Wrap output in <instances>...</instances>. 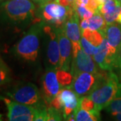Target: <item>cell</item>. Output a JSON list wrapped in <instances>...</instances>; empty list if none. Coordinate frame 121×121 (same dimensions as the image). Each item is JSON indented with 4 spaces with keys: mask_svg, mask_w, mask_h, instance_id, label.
<instances>
[{
    "mask_svg": "<svg viewBox=\"0 0 121 121\" xmlns=\"http://www.w3.org/2000/svg\"><path fill=\"white\" fill-rule=\"evenodd\" d=\"M36 16V7L31 0H8L0 5V19L9 26L25 28L35 21Z\"/></svg>",
    "mask_w": 121,
    "mask_h": 121,
    "instance_id": "6da1fadb",
    "label": "cell"
},
{
    "mask_svg": "<svg viewBox=\"0 0 121 121\" xmlns=\"http://www.w3.org/2000/svg\"><path fill=\"white\" fill-rule=\"evenodd\" d=\"M121 89V81L112 71L102 70L98 81L89 98L93 100L98 110L101 111L110 104Z\"/></svg>",
    "mask_w": 121,
    "mask_h": 121,
    "instance_id": "7a4b0ae2",
    "label": "cell"
},
{
    "mask_svg": "<svg viewBox=\"0 0 121 121\" xmlns=\"http://www.w3.org/2000/svg\"><path fill=\"white\" fill-rule=\"evenodd\" d=\"M44 23L38 21L29 28L22 39L13 47L12 52L17 58L26 62H35L40 48V38L43 33Z\"/></svg>",
    "mask_w": 121,
    "mask_h": 121,
    "instance_id": "3957f363",
    "label": "cell"
},
{
    "mask_svg": "<svg viewBox=\"0 0 121 121\" xmlns=\"http://www.w3.org/2000/svg\"><path fill=\"white\" fill-rule=\"evenodd\" d=\"M6 95L15 102L34 107L44 102L38 87L30 82L17 84L7 91Z\"/></svg>",
    "mask_w": 121,
    "mask_h": 121,
    "instance_id": "277c9868",
    "label": "cell"
},
{
    "mask_svg": "<svg viewBox=\"0 0 121 121\" xmlns=\"http://www.w3.org/2000/svg\"><path fill=\"white\" fill-rule=\"evenodd\" d=\"M40 5L38 17L44 24L56 28L63 26L68 16L69 6L65 7L52 1Z\"/></svg>",
    "mask_w": 121,
    "mask_h": 121,
    "instance_id": "5b68a950",
    "label": "cell"
},
{
    "mask_svg": "<svg viewBox=\"0 0 121 121\" xmlns=\"http://www.w3.org/2000/svg\"><path fill=\"white\" fill-rule=\"evenodd\" d=\"M101 70L90 55L83 50L80 43L73 44V59L71 67L73 76L81 72L98 73Z\"/></svg>",
    "mask_w": 121,
    "mask_h": 121,
    "instance_id": "8992f818",
    "label": "cell"
},
{
    "mask_svg": "<svg viewBox=\"0 0 121 121\" xmlns=\"http://www.w3.org/2000/svg\"><path fill=\"white\" fill-rule=\"evenodd\" d=\"M43 33L46 37L47 69L58 70L60 62V51L56 28L44 24Z\"/></svg>",
    "mask_w": 121,
    "mask_h": 121,
    "instance_id": "52a82bcc",
    "label": "cell"
},
{
    "mask_svg": "<svg viewBox=\"0 0 121 121\" xmlns=\"http://www.w3.org/2000/svg\"><path fill=\"white\" fill-rule=\"evenodd\" d=\"M8 108V118L10 121H35L36 108L10 99L2 98Z\"/></svg>",
    "mask_w": 121,
    "mask_h": 121,
    "instance_id": "ba28073f",
    "label": "cell"
},
{
    "mask_svg": "<svg viewBox=\"0 0 121 121\" xmlns=\"http://www.w3.org/2000/svg\"><path fill=\"white\" fill-rule=\"evenodd\" d=\"M102 69L98 73L81 72L73 76V82L69 87L78 97L88 95L97 83Z\"/></svg>",
    "mask_w": 121,
    "mask_h": 121,
    "instance_id": "9c48e42d",
    "label": "cell"
},
{
    "mask_svg": "<svg viewBox=\"0 0 121 121\" xmlns=\"http://www.w3.org/2000/svg\"><path fill=\"white\" fill-rule=\"evenodd\" d=\"M60 51V62L59 69L71 71L73 59V44L65 35L63 27L56 28Z\"/></svg>",
    "mask_w": 121,
    "mask_h": 121,
    "instance_id": "30bf717a",
    "label": "cell"
},
{
    "mask_svg": "<svg viewBox=\"0 0 121 121\" xmlns=\"http://www.w3.org/2000/svg\"><path fill=\"white\" fill-rule=\"evenodd\" d=\"M41 89L43 98L47 105H48L61 89L56 78V69H47L42 78Z\"/></svg>",
    "mask_w": 121,
    "mask_h": 121,
    "instance_id": "8fae6325",
    "label": "cell"
},
{
    "mask_svg": "<svg viewBox=\"0 0 121 121\" xmlns=\"http://www.w3.org/2000/svg\"><path fill=\"white\" fill-rule=\"evenodd\" d=\"M93 59L101 69L113 71L117 56L111 52L106 38H104L103 42L98 47V51L94 55Z\"/></svg>",
    "mask_w": 121,
    "mask_h": 121,
    "instance_id": "7c38bea8",
    "label": "cell"
},
{
    "mask_svg": "<svg viewBox=\"0 0 121 121\" xmlns=\"http://www.w3.org/2000/svg\"><path fill=\"white\" fill-rule=\"evenodd\" d=\"M77 12L71 6H69L68 16L62 26L65 35L71 41L72 44L80 43L81 40V28L79 25V18Z\"/></svg>",
    "mask_w": 121,
    "mask_h": 121,
    "instance_id": "4fadbf2b",
    "label": "cell"
},
{
    "mask_svg": "<svg viewBox=\"0 0 121 121\" xmlns=\"http://www.w3.org/2000/svg\"><path fill=\"white\" fill-rule=\"evenodd\" d=\"M105 38L108 42L109 48L115 56L118 53L121 47V24L113 23L108 24L105 30Z\"/></svg>",
    "mask_w": 121,
    "mask_h": 121,
    "instance_id": "5bb4252c",
    "label": "cell"
},
{
    "mask_svg": "<svg viewBox=\"0 0 121 121\" xmlns=\"http://www.w3.org/2000/svg\"><path fill=\"white\" fill-rule=\"evenodd\" d=\"M57 95L63 104V118L66 120L78 106L79 98L73 91L69 88H61Z\"/></svg>",
    "mask_w": 121,
    "mask_h": 121,
    "instance_id": "9a60e30c",
    "label": "cell"
},
{
    "mask_svg": "<svg viewBox=\"0 0 121 121\" xmlns=\"http://www.w3.org/2000/svg\"><path fill=\"white\" fill-rule=\"evenodd\" d=\"M105 110L114 120L121 121V89Z\"/></svg>",
    "mask_w": 121,
    "mask_h": 121,
    "instance_id": "2e32d148",
    "label": "cell"
},
{
    "mask_svg": "<svg viewBox=\"0 0 121 121\" xmlns=\"http://www.w3.org/2000/svg\"><path fill=\"white\" fill-rule=\"evenodd\" d=\"M82 31V36L86 39L93 45L98 47L103 42L105 35L102 32L98 30H91L90 28H87Z\"/></svg>",
    "mask_w": 121,
    "mask_h": 121,
    "instance_id": "e0dca14e",
    "label": "cell"
},
{
    "mask_svg": "<svg viewBox=\"0 0 121 121\" xmlns=\"http://www.w3.org/2000/svg\"><path fill=\"white\" fill-rule=\"evenodd\" d=\"M87 20L88 24V28L91 30H98L105 35V30L107 24L101 13H94L91 17L87 19Z\"/></svg>",
    "mask_w": 121,
    "mask_h": 121,
    "instance_id": "ac0fdd59",
    "label": "cell"
},
{
    "mask_svg": "<svg viewBox=\"0 0 121 121\" xmlns=\"http://www.w3.org/2000/svg\"><path fill=\"white\" fill-rule=\"evenodd\" d=\"M75 121H100V116L87 111L77 106L74 110Z\"/></svg>",
    "mask_w": 121,
    "mask_h": 121,
    "instance_id": "d6986e66",
    "label": "cell"
},
{
    "mask_svg": "<svg viewBox=\"0 0 121 121\" xmlns=\"http://www.w3.org/2000/svg\"><path fill=\"white\" fill-rule=\"evenodd\" d=\"M56 78L61 88H69L73 82V76L71 71L58 69L56 70Z\"/></svg>",
    "mask_w": 121,
    "mask_h": 121,
    "instance_id": "ffe728a7",
    "label": "cell"
},
{
    "mask_svg": "<svg viewBox=\"0 0 121 121\" xmlns=\"http://www.w3.org/2000/svg\"><path fill=\"white\" fill-rule=\"evenodd\" d=\"M78 106L79 108L84 109L87 111L94 113L98 116H100V111L96 109L94 102L89 98L88 95H85L82 98H79Z\"/></svg>",
    "mask_w": 121,
    "mask_h": 121,
    "instance_id": "44dd1931",
    "label": "cell"
},
{
    "mask_svg": "<svg viewBox=\"0 0 121 121\" xmlns=\"http://www.w3.org/2000/svg\"><path fill=\"white\" fill-rule=\"evenodd\" d=\"M12 80L11 71L0 56V87L8 84Z\"/></svg>",
    "mask_w": 121,
    "mask_h": 121,
    "instance_id": "7402d4cb",
    "label": "cell"
},
{
    "mask_svg": "<svg viewBox=\"0 0 121 121\" xmlns=\"http://www.w3.org/2000/svg\"><path fill=\"white\" fill-rule=\"evenodd\" d=\"M121 4V3L117 0H106L100 7L99 13L102 15L113 13Z\"/></svg>",
    "mask_w": 121,
    "mask_h": 121,
    "instance_id": "603a6c76",
    "label": "cell"
},
{
    "mask_svg": "<svg viewBox=\"0 0 121 121\" xmlns=\"http://www.w3.org/2000/svg\"><path fill=\"white\" fill-rule=\"evenodd\" d=\"M70 6H71L75 10V12H77L79 17L81 18V20L88 19L94 14V12H92L91 10H90L86 6L75 4L73 1L71 2V4Z\"/></svg>",
    "mask_w": 121,
    "mask_h": 121,
    "instance_id": "cb8c5ba5",
    "label": "cell"
},
{
    "mask_svg": "<svg viewBox=\"0 0 121 121\" xmlns=\"http://www.w3.org/2000/svg\"><path fill=\"white\" fill-rule=\"evenodd\" d=\"M80 44L83 50L90 55H94L98 51V47L90 43L85 37L82 36L80 40Z\"/></svg>",
    "mask_w": 121,
    "mask_h": 121,
    "instance_id": "d4e9b609",
    "label": "cell"
},
{
    "mask_svg": "<svg viewBox=\"0 0 121 121\" xmlns=\"http://www.w3.org/2000/svg\"><path fill=\"white\" fill-rule=\"evenodd\" d=\"M47 114L48 121H62L63 118V113L51 106H47Z\"/></svg>",
    "mask_w": 121,
    "mask_h": 121,
    "instance_id": "484cf974",
    "label": "cell"
},
{
    "mask_svg": "<svg viewBox=\"0 0 121 121\" xmlns=\"http://www.w3.org/2000/svg\"><path fill=\"white\" fill-rule=\"evenodd\" d=\"M86 6L92 12H94V13H99L101 5L97 0H89Z\"/></svg>",
    "mask_w": 121,
    "mask_h": 121,
    "instance_id": "4316f807",
    "label": "cell"
},
{
    "mask_svg": "<svg viewBox=\"0 0 121 121\" xmlns=\"http://www.w3.org/2000/svg\"><path fill=\"white\" fill-rule=\"evenodd\" d=\"M113 71L117 74L121 81V47L118 53L116 63H115V66H114Z\"/></svg>",
    "mask_w": 121,
    "mask_h": 121,
    "instance_id": "83f0119b",
    "label": "cell"
},
{
    "mask_svg": "<svg viewBox=\"0 0 121 121\" xmlns=\"http://www.w3.org/2000/svg\"><path fill=\"white\" fill-rule=\"evenodd\" d=\"M89 0H73L72 1L74 4L78 5H83V6H86Z\"/></svg>",
    "mask_w": 121,
    "mask_h": 121,
    "instance_id": "f1b7e54d",
    "label": "cell"
},
{
    "mask_svg": "<svg viewBox=\"0 0 121 121\" xmlns=\"http://www.w3.org/2000/svg\"><path fill=\"white\" fill-rule=\"evenodd\" d=\"M52 1V0H33V1H35L36 3H38V4H40V5L44 4V3H47L48 1Z\"/></svg>",
    "mask_w": 121,
    "mask_h": 121,
    "instance_id": "f546056e",
    "label": "cell"
},
{
    "mask_svg": "<svg viewBox=\"0 0 121 121\" xmlns=\"http://www.w3.org/2000/svg\"><path fill=\"white\" fill-rule=\"evenodd\" d=\"M97 1H98L99 2V4H100V5L102 6V5L103 4H104V2H105V1H106V0H97Z\"/></svg>",
    "mask_w": 121,
    "mask_h": 121,
    "instance_id": "4dcf8cb0",
    "label": "cell"
},
{
    "mask_svg": "<svg viewBox=\"0 0 121 121\" xmlns=\"http://www.w3.org/2000/svg\"><path fill=\"white\" fill-rule=\"evenodd\" d=\"M6 1H8V0H0V4H1L2 3H4V2Z\"/></svg>",
    "mask_w": 121,
    "mask_h": 121,
    "instance_id": "1f68e13d",
    "label": "cell"
},
{
    "mask_svg": "<svg viewBox=\"0 0 121 121\" xmlns=\"http://www.w3.org/2000/svg\"><path fill=\"white\" fill-rule=\"evenodd\" d=\"M0 121H2V114L0 113Z\"/></svg>",
    "mask_w": 121,
    "mask_h": 121,
    "instance_id": "d6a6232c",
    "label": "cell"
},
{
    "mask_svg": "<svg viewBox=\"0 0 121 121\" xmlns=\"http://www.w3.org/2000/svg\"><path fill=\"white\" fill-rule=\"evenodd\" d=\"M117 1H118V2H120V3H121V0H117Z\"/></svg>",
    "mask_w": 121,
    "mask_h": 121,
    "instance_id": "836d02e7",
    "label": "cell"
}]
</instances>
